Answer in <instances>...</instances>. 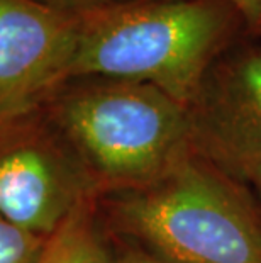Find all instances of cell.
<instances>
[{
	"label": "cell",
	"instance_id": "7",
	"mask_svg": "<svg viewBox=\"0 0 261 263\" xmlns=\"http://www.w3.org/2000/svg\"><path fill=\"white\" fill-rule=\"evenodd\" d=\"M98 200L78 207L48 239L39 263H117L98 222Z\"/></svg>",
	"mask_w": 261,
	"mask_h": 263
},
{
	"label": "cell",
	"instance_id": "11",
	"mask_svg": "<svg viewBox=\"0 0 261 263\" xmlns=\"http://www.w3.org/2000/svg\"><path fill=\"white\" fill-rule=\"evenodd\" d=\"M229 2L239 17L251 27L256 26L261 19V0H226Z\"/></svg>",
	"mask_w": 261,
	"mask_h": 263
},
{
	"label": "cell",
	"instance_id": "5",
	"mask_svg": "<svg viewBox=\"0 0 261 263\" xmlns=\"http://www.w3.org/2000/svg\"><path fill=\"white\" fill-rule=\"evenodd\" d=\"M80 15L0 0V117L31 110L70 80Z\"/></svg>",
	"mask_w": 261,
	"mask_h": 263
},
{
	"label": "cell",
	"instance_id": "9",
	"mask_svg": "<svg viewBox=\"0 0 261 263\" xmlns=\"http://www.w3.org/2000/svg\"><path fill=\"white\" fill-rule=\"evenodd\" d=\"M34 2L43 4L54 10H59V12L83 15V14L92 12V10L124 2V0H34Z\"/></svg>",
	"mask_w": 261,
	"mask_h": 263
},
{
	"label": "cell",
	"instance_id": "10",
	"mask_svg": "<svg viewBox=\"0 0 261 263\" xmlns=\"http://www.w3.org/2000/svg\"><path fill=\"white\" fill-rule=\"evenodd\" d=\"M115 256L117 263H166L137 245H121L115 251Z\"/></svg>",
	"mask_w": 261,
	"mask_h": 263
},
{
	"label": "cell",
	"instance_id": "6",
	"mask_svg": "<svg viewBox=\"0 0 261 263\" xmlns=\"http://www.w3.org/2000/svg\"><path fill=\"white\" fill-rule=\"evenodd\" d=\"M192 112L195 138L241 161L261 156V46H244L210 68Z\"/></svg>",
	"mask_w": 261,
	"mask_h": 263
},
{
	"label": "cell",
	"instance_id": "2",
	"mask_svg": "<svg viewBox=\"0 0 261 263\" xmlns=\"http://www.w3.org/2000/svg\"><path fill=\"white\" fill-rule=\"evenodd\" d=\"M43 107L101 197L154 182L195 139L192 109L149 83L70 78Z\"/></svg>",
	"mask_w": 261,
	"mask_h": 263
},
{
	"label": "cell",
	"instance_id": "12",
	"mask_svg": "<svg viewBox=\"0 0 261 263\" xmlns=\"http://www.w3.org/2000/svg\"><path fill=\"white\" fill-rule=\"evenodd\" d=\"M241 166L246 170L248 177L251 178L254 187L261 195V156H254V158H248L241 161Z\"/></svg>",
	"mask_w": 261,
	"mask_h": 263
},
{
	"label": "cell",
	"instance_id": "13",
	"mask_svg": "<svg viewBox=\"0 0 261 263\" xmlns=\"http://www.w3.org/2000/svg\"><path fill=\"white\" fill-rule=\"evenodd\" d=\"M253 31H256L258 34H261V19H259V22H258V24L253 27Z\"/></svg>",
	"mask_w": 261,
	"mask_h": 263
},
{
	"label": "cell",
	"instance_id": "8",
	"mask_svg": "<svg viewBox=\"0 0 261 263\" xmlns=\"http://www.w3.org/2000/svg\"><path fill=\"white\" fill-rule=\"evenodd\" d=\"M48 239L0 217V263H39Z\"/></svg>",
	"mask_w": 261,
	"mask_h": 263
},
{
	"label": "cell",
	"instance_id": "4",
	"mask_svg": "<svg viewBox=\"0 0 261 263\" xmlns=\"http://www.w3.org/2000/svg\"><path fill=\"white\" fill-rule=\"evenodd\" d=\"M101 199L44 107L0 117V217L43 238Z\"/></svg>",
	"mask_w": 261,
	"mask_h": 263
},
{
	"label": "cell",
	"instance_id": "1",
	"mask_svg": "<svg viewBox=\"0 0 261 263\" xmlns=\"http://www.w3.org/2000/svg\"><path fill=\"white\" fill-rule=\"evenodd\" d=\"M239 14L226 0H124L80 15L70 78L149 83L193 109Z\"/></svg>",
	"mask_w": 261,
	"mask_h": 263
},
{
	"label": "cell",
	"instance_id": "3",
	"mask_svg": "<svg viewBox=\"0 0 261 263\" xmlns=\"http://www.w3.org/2000/svg\"><path fill=\"white\" fill-rule=\"evenodd\" d=\"M101 199L115 233L166 263H261V217L200 161L182 156L148 185Z\"/></svg>",
	"mask_w": 261,
	"mask_h": 263
}]
</instances>
